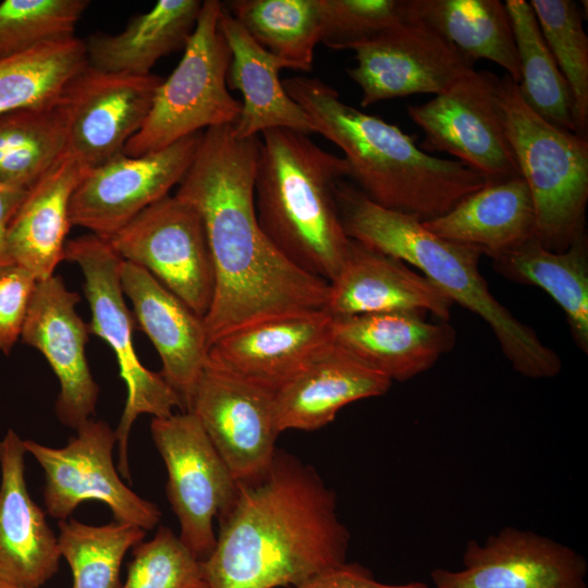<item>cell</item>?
<instances>
[{
  "label": "cell",
  "instance_id": "obj_23",
  "mask_svg": "<svg viewBox=\"0 0 588 588\" xmlns=\"http://www.w3.org/2000/svg\"><path fill=\"white\" fill-rule=\"evenodd\" d=\"M452 302L404 261L351 240L347 256L333 280L324 310L332 318L356 315L431 313L448 321Z\"/></svg>",
  "mask_w": 588,
  "mask_h": 588
},
{
  "label": "cell",
  "instance_id": "obj_38",
  "mask_svg": "<svg viewBox=\"0 0 588 588\" xmlns=\"http://www.w3.org/2000/svg\"><path fill=\"white\" fill-rule=\"evenodd\" d=\"M121 588H210L201 561L172 529L160 526L152 539L132 549Z\"/></svg>",
  "mask_w": 588,
  "mask_h": 588
},
{
  "label": "cell",
  "instance_id": "obj_27",
  "mask_svg": "<svg viewBox=\"0 0 588 588\" xmlns=\"http://www.w3.org/2000/svg\"><path fill=\"white\" fill-rule=\"evenodd\" d=\"M437 236L491 259L536 236V216L522 176L488 182L445 215L422 222Z\"/></svg>",
  "mask_w": 588,
  "mask_h": 588
},
{
  "label": "cell",
  "instance_id": "obj_19",
  "mask_svg": "<svg viewBox=\"0 0 588 588\" xmlns=\"http://www.w3.org/2000/svg\"><path fill=\"white\" fill-rule=\"evenodd\" d=\"M332 345L326 310L264 319L216 340L207 365L277 392Z\"/></svg>",
  "mask_w": 588,
  "mask_h": 588
},
{
  "label": "cell",
  "instance_id": "obj_22",
  "mask_svg": "<svg viewBox=\"0 0 588 588\" xmlns=\"http://www.w3.org/2000/svg\"><path fill=\"white\" fill-rule=\"evenodd\" d=\"M24 440L8 429L0 440V579L42 587L59 571L58 538L25 480Z\"/></svg>",
  "mask_w": 588,
  "mask_h": 588
},
{
  "label": "cell",
  "instance_id": "obj_12",
  "mask_svg": "<svg viewBox=\"0 0 588 588\" xmlns=\"http://www.w3.org/2000/svg\"><path fill=\"white\" fill-rule=\"evenodd\" d=\"M499 82L492 72L473 69L430 101L407 106L425 134L419 148L452 155L488 182L520 176L503 124Z\"/></svg>",
  "mask_w": 588,
  "mask_h": 588
},
{
  "label": "cell",
  "instance_id": "obj_43",
  "mask_svg": "<svg viewBox=\"0 0 588 588\" xmlns=\"http://www.w3.org/2000/svg\"><path fill=\"white\" fill-rule=\"evenodd\" d=\"M0 588H35V587L20 586V585L0 579Z\"/></svg>",
  "mask_w": 588,
  "mask_h": 588
},
{
  "label": "cell",
  "instance_id": "obj_1",
  "mask_svg": "<svg viewBox=\"0 0 588 588\" xmlns=\"http://www.w3.org/2000/svg\"><path fill=\"white\" fill-rule=\"evenodd\" d=\"M259 136L238 138L232 125L203 132L175 196L201 216L215 269L204 317L208 345L244 326L324 310L329 282L292 264L268 240L256 216Z\"/></svg>",
  "mask_w": 588,
  "mask_h": 588
},
{
  "label": "cell",
  "instance_id": "obj_20",
  "mask_svg": "<svg viewBox=\"0 0 588 588\" xmlns=\"http://www.w3.org/2000/svg\"><path fill=\"white\" fill-rule=\"evenodd\" d=\"M120 279L135 322L161 359L159 373L188 412L208 360L204 318L135 264L122 259Z\"/></svg>",
  "mask_w": 588,
  "mask_h": 588
},
{
  "label": "cell",
  "instance_id": "obj_36",
  "mask_svg": "<svg viewBox=\"0 0 588 588\" xmlns=\"http://www.w3.org/2000/svg\"><path fill=\"white\" fill-rule=\"evenodd\" d=\"M542 36L565 77L574 99L577 132L587 136L588 37L584 13L573 0H531Z\"/></svg>",
  "mask_w": 588,
  "mask_h": 588
},
{
  "label": "cell",
  "instance_id": "obj_37",
  "mask_svg": "<svg viewBox=\"0 0 588 588\" xmlns=\"http://www.w3.org/2000/svg\"><path fill=\"white\" fill-rule=\"evenodd\" d=\"M87 0H4L0 3V59L75 37Z\"/></svg>",
  "mask_w": 588,
  "mask_h": 588
},
{
  "label": "cell",
  "instance_id": "obj_28",
  "mask_svg": "<svg viewBox=\"0 0 588 588\" xmlns=\"http://www.w3.org/2000/svg\"><path fill=\"white\" fill-rule=\"evenodd\" d=\"M199 0H159L133 16L119 34L96 33L84 40L89 66L112 73L148 75L156 62L191 37L201 9Z\"/></svg>",
  "mask_w": 588,
  "mask_h": 588
},
{
  "label": "cell",
  "instance_id": "obj_40",
  "mask_svg": "<svg viewBox=\"0 0 588 588\" xmlns=\"http://www.w3.org/2000/svg\"><path fill=\"white\" fill-rule=\"evenodd\" d=\"M37 279L25 268H0V352L9 355L21 338Z\"/></svg>",
  "mask_w": 588,
  "mask_h": 588
},
{
  "label": "cell",
  "instance_id": "obj_8",
  "mask_svg": "<svg viewBox=\"0 0 588 588\" xmlns=\"http://www.w3.org/2000/svg\"><path fill=\"white\" fill-rule=\"evenodd\" d=\"M63 260L76 264L83 274V290L90 308L89 333L102 339L115 355L120 377L126 387V401L115 431L118 470L131 480L128 437L133 424L143 415L168 417L183 405L175 391L159 372L139 360L134 343L135 320L128 310L120 279L122 258L109 242L85 234L65 244Z\"/></svg>",
  "mask_w": 588,
  "mask_h": 588
},
{
  "label": "cell",
  "instance_id": "obj_7",
  "mask_svg": "<svg viewBox=\"0 0 588 588\" xmlns=\"http://www.w3.org/2000/svg\"><path fill=\"white\" fill-rule=\"evenodd\" d=\"M221 10L218 0L203 2L181 61L158 86L144 124L123 154L143 156L203 128L235 124L241 102L226 85L231 51L219 28Z\"/></svg>",
  "mask_w": 588,
  "mask_h": 588
},
{
  "label": "cell",
  "instance_id": "obj_25",
  "mask_svg": "<svg viewBox=\"0 0 588 588\" xmlns=\"http://www.w3.org/2000/svg\"><path fill=\"white\" fill-rule=\"evenodd\" d=\"M391 384L332 343L274 393L278 430L322 428L347 404L383 395Z\"/></svg>",
  "mask_w": 588,
  "mask_h": 588
},
{
  "label": "cell",
  "instance_id": "obj_17",
  "mask_svg": "<svg viewBox=\"0 0 588 588\" xmlns=\"http://www.w3.org/2000/svg\"><path fill=\"white\" fill-rule=\"evenodd\" d=\"M463 568H436L433 588H588L586 559L534 531L505 527L483 542L469 540Z\"/></svg>",
  "mask_w": 588,
  "mask_h": 588
},
{
  "label": "cell",
  "instance_id": "obj_30",
  "mask_svg": "<svg viewBox=\"0 0 588 588\" xmlns=\"http://www.w3.org/2000/svg\"><path fill=\"white\" fill-rule=\"evenodd\" d=\"M494 268L512 280L547 292L565 313L581 351H588V243L578 237L567 249L546 248L537 236L492 258Z\"/></svg>",
  "mask_w": 588,
  "mask_h": 588
},
{
  "label": "cell",
  "instance_id": "obj_9",
  "mask_svg": "<svg viewBox=\"0 0 588 588\" xmlns=\"http://www.w3.org/2000/svg\"><path fill=\"white\" fill-rule=\"evenodd\" d=\"M150 433L167 468V498L179 537L204 561L216 546L213 519L233 502L237 482L193 413L152 418Z\"/></svg>",
  "mask_w": 588,
  "mask_h": 588
},
{
  "label": "cell",
  "instance_id": "obj_15",
  "mask_svg": "<svg viewBox=\"0 0 588 588\" xmlns=\"http://www.w3.org/2000/svg\"><path fill=\"white\" fill-rule=\"evenodd\" d=\"M237 483L262 477L277 453L274 392L209 365L189 411Z\"/></svg>",
  "mask_w": 588,
  "mask_h": 588
},
{
  "label": "cell",
  "instance_id": "obj_5",
  "mask_svg": "<svg viewBox=\"0 0 588 588\" xmlns=\"http://www.w3.org/2000/svg\"><path fill=\"white\" fill-rule=\"evenodd\" d=\"M261 135L254 183L258 223L292 264L330 282L351 244L335 198L350 167L306 134L272 128Z\"/></svg>",
  "mask_w": 588,
  "mask_h": 588
},
{
  "label": "cell",
  "instance_id": "obj_35",
  "mask_svg": "<svg viewBox=\"0 0 588 588\" xmlns=\"http://www.w3.org/2000/svg\"><path fill=\"white\" fill-rule=\"evenodd\" d=\"M138 526L120 522L95 526L59 520L58 546L72 572V588H121L126 552L145 539Z\"/></svg>",
  "mask_w": 588,
  "mask_h": 588
},
{
  "label": "cell",
  "instance_id": "obj_34",
  "mask_svg": "<svg viewBox=\"0 0 588 588\" xmlns=\"http://www.w3.org/2000/svg\"><path fill=\"white\" fill-rule=\"evenodd\" d=\"M87 64L85 42L77 37L0 59V114L57 102Z\"/></svg>",
  "mask_w": 588,
  "mask_h": 588
},
{
  "label": "cell",
  "instance_id": "obj_11",
  "mask_svg": "<svg viewBox=\"0 0 588 588\" xmlns=\"http://www.w3.org/2000/svg\"><path fill=\"white\" fill-rule=\"evenodd\" d=\"M62 448L24 440L45 473L44 502L47 513L68 519L83 502L106 504L115 522L151 530L161 518L159 507L139 497L120 478L113 462L115 431L105 420L84 422Z\"/></svg>",
  "mask_w": 588,
  "mask_h": 588
},
{
  "label": "cell",
  "instance_id": "obj_10",
  "mask_svg": "<svg viewBox=\"0 0 588 588\" xmlns=\"http://www.w3.org/2000/svg\"><path fill=\"white\" fill-rule=\"evenodd\" d=\"M200 317L215 293V269L199 212L177 196H166L138 213L109 240Z\"/></svg>",
  "mask_w": 588,
  "mask_h": 588
},
{
  "label": "cell",
  "instance_id": "obj_29",
  "mask_svg": "<svg viewBox=\"0 0 588 588\" xmlns=\"http://www.w3.org/2000/svg\"><path fill=\"white\" fill-rule=\"evenodd\" d=\"M407 19L438 33L476 62L489 60L520 82L514 34L500 0H406Z\"/></svg>",
  "mask_w": 588,
  "mask_h": 588
},
{
  "label": "cell",
  "instance_id": "obj_14",
  "mask_svg": "<svg viewBox=\"0 0 588 588\" xmlns=\"http://www.w3.org/2000/svg\"><path fill=\"white\" fill-rule=\"evenodd\" d=\"M161 82L154 74L103 72L87 64L60 97L66 151L89 170L123 152L144 124Z\"/></svg>",
  "mask_w": 588,
  "mask_h": 588
},
{
  "label": "cell",
  "instance_id": "obj_21",
  "mask_svg": "<svg viewBox=\"0 0 588 588\" xmlns=\"http://www.w3.org/2000/svg\"><path fill=\"white\" fill-rule=\"evenodd\" d=\"M446 321L425 314L388 311L332 318V343L391 381H406L428 370L455 345Z\"/></svg>",
  "mask_w": 588,
  "mask_h": 588
},
{
  "label": "cell",
  "instance_id": "obj_6",
  "mask_svg": "<svg viewBox=\"0 0 588 588\" xmlns=\"http://www.w3.org/2000/svg\"><path fill=\"white\" fill-rule=\"evenodd\" d=\"M499 102L519 175L532 199L536 236L546 248L563 252L586 234L587 136L537 114L505 73L499 82Z\"/></svg>",
  "mask_w": 588,
  "mask_h": 588
},
{
  "label": "cell",
  "instance_id": "obj_33",
  "mask_svg": "<svg viewBox=\"0 0 588 588\" xmlns=\"http://www.w3.org/2000/svg\"><path fill=\"white\" fill-rule=\"evenodd\" d=\"M229 13L266 50L309 72L321 37L318 0H233Z\"/></svg>",
  "mask_w": 588,
  "mask_h": 588
},
{
  "label": "cell",
  "instance_id": "obj_18",
  "mask_svg": "<svg viewBox=\"0 0 588 588\" xmlns=\"http://www.w3.org/2000/svg\"><path fill=\"white\" fill-rule=\"evenodd\" d=\"M78 293L53 274L37 281L20 340L42 354L59 380V421L77 430L96 412L99 387L86 358L89 326L77 314Z\"/></svg>",
  "mask_w": 588,
  "mask_h": 588
},
{
  "label": "cell",
  "instance_id": "obj_42",
  "mask_svg": "<svg viewBox=\"0 0 588 588\" xmlns=\"http://www.w3.org/2000/svg\"><path fill=\"white\" fill-rule=\"evenodd\" d=\"M26 191L0 185V268L12 264L8 249V231Z\"/></svg>",
  "mask_w": 588,
  "mask_h": 588
},
{
  "label": "cell",
  "instance_id": "obj_2",
  "mask_svg": "<svg viewBox=\"0 0 588 588\" xmlns=\"http://www.w3.org/2000/svg\"><path fill=\"white\" fill-rule=\"evenodd\" d=\"M237 486L201 561L210 588L296 587L346 562L350 531L311 466L278 449L262 477Z\"/></svg>",
  "mask_w": 588,
  "mask_h": 588
},
{
  "label": "cell",
  "instance_id": "obj_4",
  "mask_svg": "<svg viewBox=\"0 0 588 588\" xmlns=\"http://www.w3.org/2000/svg\"><path fill=\"white\" fill-rule=\"evenodd\" d=\"M335 198L351 240L418 268L452 303L481 317L515 371L534 379L560 372L559 355L491 294L478 269L477 249L437 236L416 217L376 204L344 180Z\"/></svg>",
  "mask_w": 588,
  "mask_h": 588
},
{
  "label": "cell",
  "instance_id": "obj_3",
  "mask_svg": "<svg viewBox=\"0 0 588 588\" xmlns=\"http://www.w3.org/2000/svg\"><path fill=\"white\" fill-rule=\"evenodd\" d=\"M282 83L316 133L342 150L358 188L382 207L425 222L488 183L457 160L425 152L396 125L343 102L338 90L319 78L294 76Z\"/></svg>",
  "mask_w": 588,
  "mask_h": 588
},
{
  "label": "cell",
  "instance_id": "obj_26",
  "mask_svg": "<svg viewBox=\"0 0 588 588\" xmlns=\"http://www.w3.org/2000/svg\"><path fill=\"white\" fill-rule=\"evenodd\" d=\"M90 170L65 152L27 191L8 231L12 264L28 270L38 281L54 274L63 260L71 228L72 195Z\"/></svg>",
  "mask_w": 588,
  "mask_h": 588
},
{
  "label": "cell",
  "instance_id": "obj_39",
  "mask_svg": "<svg viewBox=\"0 0 588 588\" xmlns=\"http://www.w3.org/2000/svg\"><path fill=\"white\" fill-rule=\"evenodd\" d=\"M320 42L354 50L406 22V0H318Z\"/></svg>",
  "mask_w": 588,
  "mask_h": 588
},
{
  "label": "cell",
  "instance_id": "obj_24",
  "mask_svg": "<svg viewBox=\"0 0 588 588\" xmlns=\"http://www.w3.org/2000/svg\"><path fill=\"white\" fill-rule=\"evenodd\" d=\"M219 28L231 51L226 85L240 90L243 98L238 119L232 125L234 135L244 139L272 128L316 133L306 112L279 78L280 70L293 66L261 47L223 3Z\"/></svg>",
  "mask_w": 588,
  "mask_h": 588
},
{
  "label": "cell",
  "instance_id": "obj_32",
  "mask_svg": "<svg viewBox=\"0 0 588 588\" xmlns=\"http://www.w3.org/2000/svg\"><path fill=\"white\" fill-rule=\"evenodd\" d=\"M505 7L516 45L520 97L548 122L578 134L571 88L542 36L530 3L506 0Z\"/></svg>",
  "mask_w": 588,
  "mask_h": 588
},
{
  "label": "cell",
  "instance_id": "obj_16",
  "mask_svg": "<svg viewBox=\"0 0 588 588\" xmlns=\"http://www.w3.org/2000/svg\"><path fill=\"white\" fill-rule=\"evenodd\" d=\"M348 76L362 90L360 106L415 94L439 95L475 62L420 22L407 20L353 50Z\"/></svg>",
  "mask_w": 588,
  "mask_h": 588
},
{
  "label": "cell",
  "instance_id": "obj_13",
  "mask_svg": "<svg viewBox=\"0 0 588 588\" xmlns=\"http://www.w3.org/2000/svg\"><path fill=\"white\" fill-rule=\"evenodd\" d=\"M203 132L138 157L123 152L91 169L70 203L71 224L109 240L138 213L169 195L187 172Z\"/></svg>",
  "mask_w": 588,
  "mask_h": 588
},
{
  "label": "cell",
  "instance_id": "obj_31",
  "mask_svg": "<svg viewBox=\"0 0 588 588\" xmlns=\"http://www.w3.org/2000/svg\"><path fill=\"white\" fill-rule=\"evenodd\" d=\"M68 125L57 102L0 114V185L28 189L65 152Z\"/></svg>",
  "mask_w": 588,
  "mask_h": 588
},
{
  "label": "cell",
  "instance_id": "obj_41",
  "mask_svg": "<svg viewBox=\"0 0 588 588\" xmlns=\"http://www.w3.org/2000/svg\"><path fill=\"white\" fill-rule=\"evenodd\" d=\"M294 588H430L422 581L385 584L358 563L344 562L329 567Z\"/></svg>",
  "mask_w": 588,
  "mask_h": 588
}]
</instances>
